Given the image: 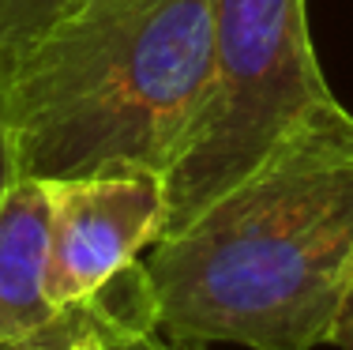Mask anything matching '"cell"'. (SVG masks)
Wrapping results in <instances>:
<instances>
[{
	"mask_svg": "<svg viewBox=\"0 0 353 350\" xmlns=\"http://www.w3.org/2000/svg\"><path fill=\"white\" fill-rule=\"evenodd\" d=\"M139 268L173 343H331L353 290V113L339 102L308 121Z\"/></svg>",
	"mask_w": 353,
	"mask_h": 350,
	"instance_id": "obj_1",
	"label": "cell"
},
{
	"mask_svg": "<svg viewBox=\"0 0 353 350\" xmlns=\"http://www.w3.org/2000/svg\"><path fill=\"white\" fill-rule=\"evenodd\" d=\"M211 46L214 0H75L0 76L12 170L162 177L203 102Z\"/></svg>",
	"mask_w": 353,
	"mask_h": 350,
	"instance_id": "obj_2",
	"label": "cell"
},
{
	"mask_svg": "<svg viewBox=\"0 0 353 350\" xmlns=\"http://www.w3.org/2000/svg\"><path fill=\"white\" fill-rule=\"evenodd\" d=\"M334 106L305 0H214L211 76L188 139L162 173L165 222L158 237L184 230Z\"/></svg>",
	"mask_w": 353,
	"mask_h": 350,
	"instance_id": "obj_3",
	"label": "cell"
},
{
	"mask_svg": "<svg viewBox=\"0 0 353 350\" xmlns=\"http://www.w3.org/2000/svg\"><path fill=\"white\" fill-rule=\"evenodd\" d=\"M49 271L46 290L57 309L87 302L113 275L139 260L165 222L158 173H94L46 181Z\"/></svg>",
	"mask_w": 353,
	"mask_h": 350,
	"instance_id": "obj_4",
	"label": "cell"
},
{
	"mask_svg": "<svg viewBox=\"0 0 353 350\" xmlns=\"http://www.w3.org/2000/svg\"><path fill=\"white\" fill-rule=\"evenodd\" d=\"M49 271V193L30 173H8L0 196V347L41 331L57 305L46 290Z\"/></svg>",
	"mask_w": 353,
	"mask_h": 350,
	"instance_id": "obj_5",
	"label": "cell"
},
{
	"mask_svg": "<svg viewBox=\"0 0 353 350\" xmlns=\"http://www.w3.org/2000/svg\"><path fill=\"white\" fill-rule=\"evenodd\" d=\"M87 305L113 350H181L176 343L158 336L139 260L121 275H113L102 290H94L87 298Z\"/></svg>",
	"mask_w": 353,
	"mask_h": 350,
	"instance_id": "obj_6",
	"label": "cell"
},
{
	"mask_svg": "<svg viewBox=\"0 0 353 350\" xmlns=\"http://www.w3.org/2000/svg\"><path fill=\"white\" fill-rule=\"evenodd\" d=\"M75 0H0V76Z\"/></svg>",
	"mask_w": 353,
	"mask_h": 350,
	"instance_id": "obj_7",
	"label": "cell"
},
{
	"mask_svg": "<svg viewBox=\"0 0 353 350\" xmlns=\"http://www.w3.org/2000/svg\"><path fill=\"white\" fill-rule=\"evenodd\" d=\"M87 316H90V313H87V302L68 305V309H61L41 331H34V336H27V339H19V343H8V347H0V350H64V347L75 339V331L87 324Z\"/></svg>",
	"mask_w": 353,
	"mask_h": 350,
	"instance_id": "obj_8",
	"label": "cell"
},
{
	"mask_svg": "<svg viewBox=\"0 0 353 350\" xmlns=\"http://www.w3.org/2000/svg\"><path fill=\"white\" fill-rule=\"evenodd\" d=\"M87 313H90V305H87ZM64 350H113V347H109V339L102 336V328L94 324V313H90L87 324L75 331V339H72V343L64 347Z\"/></svg>",
	"mask_w": 353,
	"mask_h": 350,
	"instance_id": "obj_9",
	"label": "cell"
},
{
	"mask_svg": "<svg viewBox=\"0 0 353 350\" xmlns=\"http://www.w3.org/2000/svg\"><path fill=\"white\" fill-rule=\"evenodd\" d=\"M331 347L353 350V290H350L346 305H342V313H339V324H334V331H331Z\"/></svg>",
	"mask_w": 353,
	"mask_h": 350,
	"instance_id": "obj_10",
	"label": "cell"
},
{
	"mask_svg": "<svg viewBox=\"0 0 353 350\" xmlns=\"http://www.w3.org/2000/svg\"><path fill=\"white\" fill-rule=\"evenodd\" d=\"M8 173H12V162H8V144H4V132H0V196H4Z\"/></svg>",
	"mask_w": 353,
	"mask_h": 350,
	"instance_id": "obj_11",
	"label": "cell"
}]
</instances>
